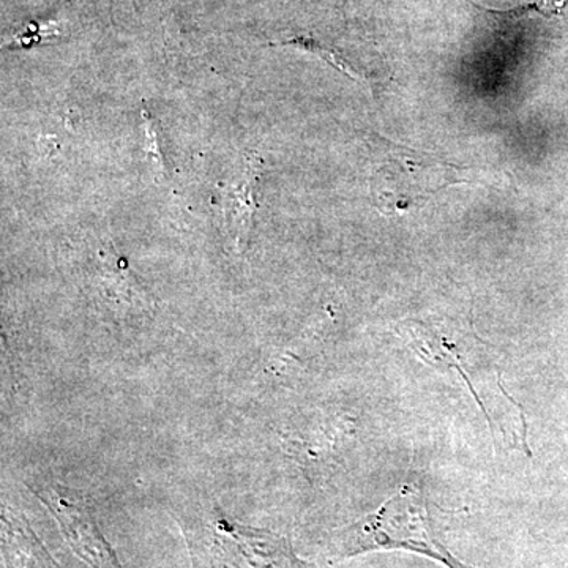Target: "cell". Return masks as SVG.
Masks as SVG:
<instances>
[{
	"instance_id": "cell-6",
	"label": "cell",
	"mask_w": 568,
	"mask_h": 568,
	"mask_svg": "<svg viewBox=\"0 0 568 568\" xmlns=\"http://www.w3.org/2000/svg\"><path fill=\"white\" fill-rule=\"evenodd\" d=\"M476 9L489 11V13L503 14V17H521V14L537 13L545 18H568V0H530L525 6L515 7L510 10L485 9V7L473 3Z\"/></svg>"
},
{
	"instance_id": "cell-4",
	"label": "cell",
	"mask_w": 568,
	"mask_h": 568,
	"mask_svg": "<svg viewBox=\"0 0 568 568\" xmlns=\"http://www.w3.org/2000/svg\"><path fill=\"white\" fill-rule=\"evenodd\" d=\"M261 170V159L248 156L241 181L227 185L224 193V212L237 245H244L248 241L254 215L260 209Z\"/></svg>"
},
{
	"instance_id": "cell-2",
	"label": "cell",
	"mask_w": 568,
	"mask_h": 568,
	"mask_svg": "<svg viewBox=\"0 0 568 568\" xmlns=\"http://www.w3.org/2000/svg\"><path fill=\"white\" fill-rule=\"evenodd\" d=\"M211 555L216 568H317L295 555L290 540L213 510Z\"/></svg>"
},
{
	"instance_id": "cell-5",
	"label": "cell",
	"mask_w": 568,
	"mask_h": 568,
	"mask_svg": "<svg viewBox=\"0 0 568 568\" xmlns=\"http://www.w3.org/2000/svg\"><path fill=\"white\" fill-rule=\"evenodd\" d=\"M142 121H144L145 133H148V156L153 164L155 174L160 181L170 178V162L164 153L163 132L160 122L152 118L148 108H142Z\"/></svg>"
},
{
	"instance_id": "cell-1",
	"label": "cell",
	"mask_w": 568,
	"mask_h": 568,
	"mask_svg": "<svg viewBox=\"0 0 568 568\" xmlns=\"http://www.w3.org/2000/svg\"><path fill=\"white\" fill-rule=\"evenodd\" d=\"M407 549L443 560L452 568H465L433 536L424 495L405 487L379 510L355 523L335 537L334 552L351 558L373 549Z\"/></svg>"
},
{
	"instance_id": "cell-7",
	"label": "cell",
	"mask_w": 568,
	"mask_h": 568,
	"mask_svg": "<svg viewBox=\"0 0 568 568\" xmlns=\"http://www.w3.org/2000/svg\"><path fill=\"white\" fill-rule=\"evenodd\" d=\"M282 44H295V47L305 48V50L315 52V54L321 55V58L325 59L331 65H334L335 69L342 71V73L347 74V77L353 78V80L362 81L357 71H355L345 59L339 58L335 51L328 50V48L317 43L316 40L308 39V37H294L293 40L283 41Z\"/></svg>"
},
{
	"instance_id": "cell-3",
	"label": "cell",
	"mask_w": 568,
	"mask_h": 568,
	"mask_svg": "<svg viewBox=\"0 0 568 568\" xmlns=\"http://www.w3.org/2000/svg\"><path fill=\"white\" fill-rule=\"evenodd\" d=\"M33 491L58 519L63 537L84 562L92 568H122L81 491L59 481L40 485Z\"/></svg>"
}]
</instances>
